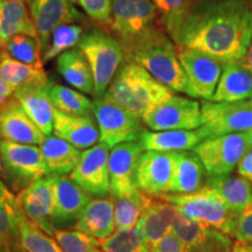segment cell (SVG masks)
<instances>
[{
  "label": "cell",
  "instance_id": "obj_15",
  "mask_svg": "<svg viewBox=\"0 0 252 252\" xmlns=\"http://www.w3.org/2000/svg\"><path fill=\"white\" fill-rule=\"evenodd\" d=\"M31 15L35 25L42 55L48 49L53 32L61 25L83 23V14L70 0H33Z\"/></svg>",
  "mask_w": 252,
  "mask_h": 252
},
{
  "label": "cell",
  "instance_id": "obj_18",
  "mask_svg": "<svg viewBox=\"0 0 252 252\" xmlns=\"http://www.w3.org/2000/svg\"><path fill=\"white\" fill-rule=\"evenodd\" d=\"M25 215L50 236L56 231L52 219L55 207L54 176H45L34 181L17 196Z\"/></svg>",
  "mask_w": 252,
  "mask_h": 252
},
{
  "label": "cell",
  "instance_id": "obj_35",
  "mask_svg": "<svg viewBox=\"0 0 252 252\" xmlns=\"http://www.w3.org/2000/svg\"><path fill=\"white\" fill-rule=\"evenodd\" d=\"M48 93L55 109L65 115L90 116L94 111V100L81 91L49 82Z\"/></svg>",
  "mask_w": 252,
  "mask_h": 252
},
{
  "label": "cell",
  "instance_id": "obj_22",
  "mask_svg": "<svg viewBox=\"0 0 252 252\" xmlns=\"http://www.w3.org/2000/svg\"><path fill=\"white\" fill-rule=\"evenodd\" d=\"M53 133L78 150H88L99 140V128L91 116H70L55 110Z\"/></svg>",
  "mask_w": 252,
  "mask_h": 252
},
{
  "label": "cell",
  "instance_id": "obj_17",
  "mask_svg": "<svg viewBox=\"0 0 252 252\" xmlns=\"http://www.w3.org/2000/svg\"><path fill=\"white\" fill-rule=\"evenodd\" d=\"M175 168V152L145 151L137 167V187L150 196L169 193Z\"/></svg>",
  "mask_w": 252,
  "mask_h": 252
},
{
  "label": "cell",
  "instance_id": "obj_16",
  "mask_svg": "<svg viewBox=\"0 0 252 252\" xmlns=\"http://www.w3.org/2000/svg\"><path fill=\"white\" fill-rule=\"evenodd\" d=\"M145 152L139 141L112 147L109 157V179L111 197L127 196L139 190L135 182L137 167Z\"/></svg>",
  "mask_w": 252,
  "mask_h": 252
},
{
  "label": "cell",
  "instance_id": "obj_2",
  "mask_svg": "<svg viewBox=\"0 0 252 252\" xmlns=\"http://www.w3.org/2000/svg\"><path fill=\"white\" fill-rule=\"evenodd\" d=\"M123 48L125 61L139 64L172 91L186 94L187 78L176 45L161 27L157 25Z\"/></svg>",
  "mask_w": 252,
  "mask_h": 252
},
{
  "label": "cell",
  "instance_id": "obj_33",
  "mask_svg": "<svg viewBox=\"0 0 252 252\" xmlns=\"http://www.w3.org/2000/svg\"><path fill=\"white\" fill-rule=\"evenodd\" d=\"M0 77L7 82L15 90L30 84L49 83L48 76L43 69H36L8 55L4 49L0 52Z\"/></svg>",
  "mask_w": 252,
  "mask_h": 252
},
{
  "label": "cell",
  "instance_id": "obj_56",
  "mask_svg": "<svg viewBox=\"0 0 252 252\" xmlns=\"http://www.w3.org/2000/svg\"><path fill=\"white\" fill-rule=\"evenodd\" d=\"M251 102H252V98H251Z\"/></svg>",
  "mask_w": 252,
  "mask_h": 252
},
{
  "label": "cell",
  "instance_id": "obj_55",
  "mask_svg": "<svg viewBox=\"0 0 252 252\" xmlns=\"http://www.w3.org/2000/svg\"><path fill=\"white\" fill-rule=\"evenodd\" d=\"M70 1L72 2V4H76V2H77V0H70Z\"/></svg>",
  "mask_w": 252,
  "mask_h": 252
},
{
  "label": "cell",
  "instance_id": "obj_7",
  "mask_svg": "<svg viewBox=\"0 0 252 252\" xmlns=\"http://www.w3.org/2000/svg\"><path fill=\"white\" fill-rule=\"evenodd\" d=\"M93 113L99 128V141L110 149L139 141L145 132L139 118L104 97L94 98Z\"/></svg>",
  "mask_w": 252,
  "mask_h": 252
},
{
  "label": "cell",
  "instance_id": "obj_41",
  "mask_svg": "<svg viewBox=\"0 0 252 252\" xmlns=\"http://www.w3.org/2000/svg\"><path fill=\"white\" fill-rule=\"evenodd\" d=\"M113 0H77L87 17L100 26H110L112 23Z\"/></svg>",
  "mask_w": 252,
  "mask_h": 252
},
{
  "label": "cell",
  "instance_id": "obj_48",
  "mask_svg": "<svg viewBox=\"0 0 252 252\" xmlns=\"http://www.w3.org/2000/svg\"><path fill=\"white\" fill-rule=\"evenodd\" d=\"M232 252H252V245L236 242L234 249H232Z\"/></svg>",
  "mask_w": 252,
  "mask_h": 252
},
{
  "label": "cell",
  "instance_id": "obj_49",
  "mask_svg": "<svg viewBox=\"0 0 252 252\" xmlns=\"http://www.w3.org/2000/svg\"><path fill=\"white\" fill-rule=\"evenodd\" d=\"M243 62H244V64L247 65V67L252 71V41L250 43V47H249L247 55H245V58L243 59Z\"/></svg>",
  "mask_w": 252,
  "mask_h": 252
},
{
  "label": "cell",
  "instance_id": "obj_5",
  "mask_svg": "<svg viewBox=\"0 0 252 252\" xmlns=\"http://www.w3.org/2000/svg\"><path fill=\"white\" fill-rule=\"evenodd\" d=\"M157 197L173 204L179 213L188 219L231 236L237 217L230 212L220 195L208 186L191 194L166 193Z\"/></svg>",
  "mask_w": 252,
  "mask_h": 252
},
{
  "label": "cell",
  "instance_id": "obj_43",
  "mask_svg": "<svg viewBox=\"0 0 252 252\" xmlns=\"http://www.w3.org/2000/svg\"><path fill=\"white\" fill-rule=\"evenodd\" d=\"M160 14L162 25L178 17L194 0H152Z\"/></svg>",
  "mask_w": 252,
  "mask_h": 252
},
{
  "label": "cell",
  "instance_id": "obj_27",
  "mask_svg": "<svg viewBox=\"0 0 252 252\" xmlns=\"http://www.w3.org/2000/svg\"><path fill=\"white\" fill-rule=\"evenodd\" d=\"M15 35L37 39L31 11L24 0H0V48H4L6 42Z\"/></svg>",
  "mask_w": 252,
  "mask_h": 252
},
{
  "label": "cell",
  "instance_id": "obj_4",
  "mask_svg": "<svg viewBox=\"0 0 252 252\" xmlns=\"http://www.w3.org/2000/svg\"><path fill=\"white\" fill-rule=\"evenodd\" d=\"M78 48L86 56L93 71L94 96L100 98L125 62L124 48L117 37L99 28L84 32Z\"/></svg>",
  "mask_w": 252,
  "mask_h": 252
},
{
  "label": "cell",
  "instance_id": "obj_14",
  "mask_svg": "<svg viewBox=\"0 0 252 252\" xmlns=\"http://www.w3.org/2000/svg\"><path fill=\"white\" fill-rule=\"evenodd\" d=\"M172 232L184 252H232L234 241L225 232L188 219L178 213Z\"/></svg>",
  "mask_w": 252,
  "mask_h": 252
},
{
  "label": "cell",
  "instance_id": "obj_39",
  "mask_svg": "<svg viewBox=\"0 0 252 252\" xmlns=\"http://www.w3.org/2000/svg\"><path fill=\"white\" fill-rule=\"evenodd\" d=\"M21 210L18 198L14 202L0 203V252L6 249L13 248L15 232Z\"/></svg>",
  "mask_w": 252,
  "mask_h": 252
},
{
  "label": "cell",
  "instance_id": "obj_32",
  "mask_svg": "<svg viewBox=\"0 0 252 252\" xmlns=\"http://www.w3.org/2000/svg\"><path fill=\"white\" fill-rule=\"evenodd\" d=\"M13 249L23 252H62L56 239L32 222L24 212L18 220Z\"/></svg>",
  "mask_w": 252,
  "mask_h": 252
},
{
  "label": "cell",
  "instance_id": "obj_51",
  "mask_svg": "<svg viewBox=\"0 0 252 252\" xmlns=\"http://www.w3.org/2000/svg\"><path fill=\"white\" fill-rule=\"evenodd\" d=\"M90 252H103L102 250H100V248L99 247H94L93 250H91Z\"/></svg>",
  "mask_w": 252,
  "mask_h": 252
},
{
  "label": "cell",
  "instance_id": "obj_45",
  "mask_svg": "<svg viewBox=\"0 0 252 252\" xmlns=\"http://www.w3.org/2000/svg\"><path fill=\"white\" fill-rule=\"evenodd\" d=\"M236 171H237L238 175L243 176V178L248 179L249 181L252 182V149L249 150L244 154V157L239 161Z\"/></svg>",
  "mask_w": 252,
  "mask_h": 252
},
{
  "label": "cell",
  "instance_id": "obj_31",
  "mask_svg": "<svg viewBox=\"0 0 252 252\" xmlns=\"http://www.w3.org/2000/svg\"><path fill=\"white\" fill-rule=\"evenodd\" d=\"M59 74L67 83L83 94H94V76L90 64L80 48L62 53L56 61Z\"/></svg>",
  "mask_w": 252,
  "mask_h": 252
},
{
  "label": "cell",
  "instance_id": "obj_13",
  "mask_svg": "<svg viewBox=\"0 0 252 252\" xmlns=\"http://www.w3.org/2000/svg\"><path fill=\"white\" fill-rule=\"evenodd\" d=\"M109 157L110 147L102 143L84 150L69 178L89 196L105 197L110 194Z\"/></svg>",
  "mask_w": 252,
  "mask_h": 252
},
{
  "label": "cell",
  "instance_id": "obj_26",
  "mask_svg": "<svg viewBox=\"0 0 252 252\" xmlns=\"http://www.w3.org/2000/svg\"><path fill=\"white\" fill-rule=\"evenodd\" d=\"M178 213L173 204L162 198L152 197L137 224L151 247L171 234Z\"/></svg>",
  "mask_w": 252,
  "mask_h": 252
},
{
  "label": "cell",
  "instance_id": "obj_44",
  "mask_svg": "<svg viewBox=\"0 0 252 252\" xmlns=\"http://www.w3.org/2000/svg\"><path fill=\"white\" fill-rule=\"evenodd\" d=\"M150 252H184L182 251V245L179 238L171 232L163 237L161 241L158 242L151 247Z\"/></svg>",
  "mask_w": 252,
  "mask_h": 252
},
{
  "label": "cell",
  "instance_id": "obj_30",
  "mask_svg": "<svg viewBox=\"0 0 252 252\" xmlns=\"http://www.w3.org/2000/svg\"><path fill=\"white\" fill-rule=\"evenodd\" d=\"M39 146L45 160L47 176L70 174L80 162L81 151L55 135L47 137Z\"/></svg>",
  "mask_w": 252,
  "mask_h": 252
},
{
  "label": "cell",
  "instance_id": "obj_53",
  "mask_svg": "<svg viewBox=\"0 0 252 252\" xmlns=\"http://www.w3.org/2000/svg\"><path fill=\"white\" fill-rule=\"evenodd\" d=\"M25 2H26V4H28V5H31L32 4V1H33V0H24Z\"/></svg>",
  "mask_w": 252,
  "mask_h": 252
},
{
  "label": "cell",
  "instance_id": "obj_24",
  "mask_svg": "<svg viewBox=\"0 0 252 252\" xmlns=\"http://www.w3.org/2000/svg\"><path fill=\"white\" fill-rule=\"evenodd\" d=\"M209 138L203 126L196 130L145 131L139 143L145 151L157 152H182L194 150Z\"/></svg>",
  "mask_w": 252,
  "mask_h": 252
},
{
  "label": "cell",
  "instance_id": "obj_54",
  "mask_svg": "<svg viewBox=\"0 0 252 252\" xmlns=\"http://www.w3.org/2000/svg\"><path fill=\"white\" fill-rule=\"evenodd\" d=\"M13 252H23L21 250H18V249H13Z\"/></svg>",
  "mask_w": 252,
  "mask_h": 252
},
{
  "label": "cell",
  "instance_id": "obj_10",
  "mask_svg": "<svg viewBox=\"0 0 252 252\" xmlns=\"http://www.w3.org/2000/svg\"><path fill=\"white\" fill-rule=\"evenodd\" d=\"M158 15L152 0H113L110 28L125 47L157 26Z\"/></svg>",
  "mask_w": 252,
  "mask_h": 252
},
{
  "label": "cell",
  "instance_id": "obj_36",
  "mask_svg": "<svg viewBox=\"0 0 252 252\" xmlns=\"http://www.w3.org/2000/svg\"><path fill=\"white\" fill-rule=\"evenodd\" d=\"M99 248L103 252H150L151 245L141 230L135 226L131 230L115 231L99 242Z\"/></svg>",
  "mask_w": 252,
  "mask_h": 252
},
{
  "label": "cell",
  "instance_id": "obj_37",
  "mask_svg": "<svg viewBox=\"0 0 252 252\" xmlns=\"http://www.w3.org/2000/svg\"><path fill=\"white\" fill-rule=\"evenodd\" d=\"M83 26L78 24H65L53 32L48 49L43 54V63L59 58L62 53L75 48L83 37Z\"/></svg>",
  "mask_w": 252,
  "mask_h": 252
},
{
  "label": "cell",
  "instance_id": "obj_42",
  "mask_svg": "<svg viewBox=\"0 0 252 252\" xmlns=\"http://www.w3.org/2000/svg\"><path fill=\"white\" fill-rule=\"evenodd\" d=\"M231 237L239 243L252 245V204L235 220Z\"/></svg>",
  "mask_w": 252,
  "mask_h": 252
},
{
  "label": "cell",
  "instance_id": "obj_6",
  "mask_svg": "<svg viewBox=\"0 0 252 252\" xmlns=\"http://www.w3.org/2000/svg\"><path fill=\"white\" fill-rule=\"evenodd\" d=\"M252 149V132L230 133L208 138L194 152L202 161L208 176L231 174L249 150Z\"/></svg>",
  "mask_w": 252,
  "mask_h": 252
},
{
  "label": "cell",
  "instance_id": "obj_20",
  "mask_svg": "<svg viewBox=\"0 0 252 252\" xmlns=\"http://www.w3.org/2000/svg\"><path fill=\"white\" fill-rule=\"evenodd\" d=\"M46 138L13 96L0 105V139L11 143L40 145Z\"/></svg>",
  "mask_w": 252,
  "mask_h": 252
},
{
  "label": "cell",
  "instance_id": "obj_11",
  "mask_svg": "<svg viewBox=\"0 0 252 252\" xmlns=\"http://www.w3.org/2000/svg\"><path fill=\"white\" fill-rule=\"evenodd\" d=\"M202 126L209 138L230 133L252 132V102H213L201 103Z\"/></svg>",
  "mask_w": 252,
  "mask_h": 252
},
{
  "label": "cell",
  "instance_id": "obj_34",
  "mask_svg": "<svg viewBox=\"0 0 252 252\" xmlns=\"http://www.w3.org/2000/svg\"><path fill=\"white\" fill-rule=\"evenodd\" d=\"M152 197L140 189L127 196L112 197L115 201L116 231L135 228Z\"/></svg>",
  "mask_w": 252,
  "mask_h": 252
},
{
  "label": "cell",
  "instance_id": "obj_40",
  "mask_svg": "<svg viewBox=\"0 0 252 252\" xmlns=\"http://www.w3.org/2000/svg\"><path fill=\"white\" fill-rule=\"evenodd\" d=\"M53 236L62 252H90L99 247V242L75 229H58Z\"/></svg>",
  "mask_w": 252,
  "mask_h": 252
},
{
  "label": "cell",
  "instance_id": "obj_50",
  "mask_svg": "<svg viewBox=\"0 0 252 252\" xmlns=\"http://www.w3.org/2000/svg\"><path fill=\"white\" fill-rule=\"evenodd\" d=\"M5 175V169H4V165H2V160H1V152H0V176Z\"/></svg>",
  "mask_w": 252,
  "mask_h": 252
},
{
  "label": "cell",
  "instance_id": "obj_23",
  "mask_svg": "<svg viewBox=\"0 0 252 252\" xmlns=\"http://www.w3.org/2000/svg\"><path fill=\"white\" fill-rule=\"evenodd\" d=\"M72 228L90 236L97 242L110 237L116 231L113 198L100 197L90 200Z\"/></svg>",
  "mask_w": 252,
  "mask_h": 252
},
{
  "label": "cell",
  "instance_id": "obj_28",
  "mask_svg": "<svg viewBox=\"0 0 252 252\" xmlns=\"http://www.w3.org/2000/svg\"><path fill=\"white\" fill-rule=\"evenodd\" d=\"M207 175L202 161L194 151L175 152L174 175H173L169 193H195L206 186Z\"/></svg>",
  "mask_w": 252,
  "mask_h": 252
},
{
  "label": "cell",
  "instance_id": "obj_1",
  "mask_svg": "<svg viewBox=\"0 0 252 252\" xmlns=\"http://www.w3.org/2000/svg\"><path fill=\"white\" fill-rule=\"evenodd\" d=\"M163 27L176 46L200 50L226 64L247 55L252 8L245 0H194Z\"/></svg>",
  "mask_w": 252,
  "mask_h": 252
},
{
  "label": "cell",
  "instance_id": "obj_9",
  "mask_svg": "<svg viewBox=\"0 0 252 252\" xmlns=\"http://www.w3.org/2000/svg\"><path fill=\"white\" fill-rule=\"evenodd\" d=\"M176 50L187 78L186 94L193 98L212 100L224 64L200 50L179 46Z\"/></svg>",
  "mask_w": 252,
  "mask_h": 252
},
{
  "label": "cell",
  "instance_id": "obj_46",
  "mask_svg": "<svg viewBox=\"0 0 252 252\" xmlns=\"http://www.w3.org/2000/svg\"><path fill=\"white\" fill-rule=\"evenodd\" d=\"M15 89L0 77V105L13 96Z\"/></svg>",
  "mask_w": 252,
  "mask_h": 252
},
{
  "label": "cell",
  "instance_id": "obj_47",
  "mask_svg": "<svg viewBox=\"0 0 252 252\" xmlns=\"http://www.w3.org/2000/svg\"><path fill=\"white\" fill-rule=\"evenodd\" d=\"M14 201H17V196L6 187V185L0 179V203L14 202Z\"/></svg>",
  "mask_w": 252,
  "mask_h": 252
},
{
  "label": "cell",
  "instance_id": "obj_21",
  "mask_svg": "<svg viewBox=\"0 0 252 252\" xmlns=\"http://www.w3.org/2000/svg\"><path fill=\"white\" fill-rule=\"evenodd\" d=\"M48 84L24 86L18 88L13 94L14 98L18 99L30 118L46 137H49L53 133L56 110L50 99Z\"/></svg>",
  "mask_w": 252,
  "mask_h": 252
},
{
  "label": "cell",
  "instance_id": "obj_3",
  "mask_svg": "<svg viewBox=\"0 0 252 252\" xmlns=\"http://www.w3.org/2000/svg\"><path fill=\"white\" fill-rule=\"evenodd\" d=\"M172 94L146 69L125 61L103 97L141 121L156 104Z\"/></svg>",
  "mask_w": 252,
  "mask_h": 252
},
{
  "label": "cell",
  "instance_id": "obj_38",
  "mask_svg": "<svg viewBox=\"0 0 252 252\" xmlns=\"http://www.w3.org/2000/svg\"><path fill=\"white\" fill-rule=\"evenodd\" d=\"M2 49L18 61L36 69H43V59L41 58L42 52L39 40L35 37L15 35L6 42Z\"/></svg>",
  "mask_w": 252,
  "mask_h": 252
},
{
  "label": "cell",
  "instance_id": "obj_29",
  "mask_svg": "<svg viewBox=\"0 0 252 252\" xmlns=\"http://www.w3.org/2000/svg\"><path fill=\"white\" fill-rule=\"evenodd\" d=\"M206 186L220 195L236 217L252 204V182L241 175L208 176Z\"/></svg>",
  "mask_w": 252,
  "mask_h": 252
},
{
  "label": "cell",
  "instance_id": "obj_25",
  "mask_svg": "<svg viewBox=\"0 0 252 252\" xmlns=\"http://www.w3.org/2000/svg\"><path fill=\"white\" fill-rule=\"evenodd\" d=\"M252 98V71L243 60L226 63L214 94L213 102H238Z\"/></svg>",
  "mask_w": 252,
  "mask_h": 252
},
{
  "label": "cell",
  "instance_id": "obj_8",
  "mask_svg": "<svg viewBox=\"0 0 252 252\" xmlns=\"http://www.w3.org/2000/svg\"><path fill=\"white\" fill-rule=\"evenodd\" d=\"M153 131L196 130L202 126L201 104L195 99L169 94L141 118Z\"/></svg>",
  "mask_w": 252,
  "mask_h": 252
},
{
  "label": "cell",
  "instance_id": "obj_19",
  "mask_svg": "<svg viewBox=\"0 0 252 252\" xmlns=\"http://www.w3.org/2000/svg\"><path fill=\"white\" fill-rule=\"evenodd\" d=\"M54 188L55 207L52 219L53 226L55 230L74 226L90 202V196L65 175L54 176Z\"/></svg>",
  "mask_w": 252,
  "mask_h": 252
},
{
  "label": "cell",
  "instance_id": "obj_52",
  "mask_svg": "<svg viewBox=\"0 0 252 252\" xmlns=\"http://www.w3.org/2000/svg\"><path fill=\"white\" fill-rule=\"evenodd\" d=\"M4 252H13V248H12V247H9V248L6 249V250H5Z\"/></svg>",
  "mask_w": 252,
  "mask_h": 252
},
{
  "label": "cell",
  "instance_id": "obj_12",
  "mask_svg": "<svg viewBox=\"0 0 252 252\" xmlns=\"http://www.w3.org/2000/svg\"><path fill=\"white\" fill-rule=\"evenodd\" d=\"M0 152L5 175L15 184L30 186L47 176L45 160L40 146L0 140Z\"/></svg>",
  "mask_w": 252,
  "mask_h": 252
}]
</instances>
